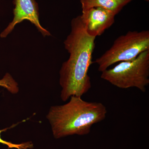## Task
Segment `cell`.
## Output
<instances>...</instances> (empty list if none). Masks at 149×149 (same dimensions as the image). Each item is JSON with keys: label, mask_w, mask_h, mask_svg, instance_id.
Returning <instances> with one entry per match:
<instances>
[{"label": "cell", "mask_w": 149, "mask_h": 149, "mask_svg": "<svg viewBox=\"0 0 149 149\" xmlns=\"http://www.w3.org/2000/svg\"><path fill=\"white\" fill-rule=\"evenodd\" d=\"M70 33L64 42L69 58L63 63L59 72L60 97L63 102L72 96L81 97L91 88L88 72L93 63L96 37L85 32L80 15L72 19Z\"/></svg>", "instance_id": "6da1fadb"}, {"label": "cell", "mask_w": 149, "mask_h": 149, "mask_svg": "<svg viewBox=\"0 0 149 149\" xmlns=\"http://www.w3.org/2000/svg\"><path fill=\"white\" fill-rule=\"evenodd\" d=\"M107 113L102 103L85 101L81 97L72 96L67 103L51 107L47 118L54 138L58 139L88 135L93 125L105 119Z\"/></svg>", "instance_id": "7a4b0ae2"}, {"label": "cell", "mask_w": 149, "mask_h": 149, "mask_svg": "<svg viewBox=\"0 0 149 149\" xmlns=\"http://www.w3.org/2000/svg\"><path fill=\"white\" fill-rule=\"evenodd\" d=\"M101 77L121 89L136 88L143 93L149 84V50L130 61H122L102 72Z\"/></svg>", "instance_id": "3957f363"}, {"label": "cell", "mask_w": 149, "mask_h": 149, "mask_svg": "<svg viewBox=\"0 0 149 149\" xmlns=\"http://www.w3.org/2000/svg\"><path fill=\"white\" fill-rule=\"evenodd\" d=\"M148 50L149 30L129 31L116 39L111 47L93 63L98 65V70L102 72L116 63L133 60Z\"/></svg>", "instance_id": "277c9868"}, {"label": "cell", "mask_w": 149, "mask_h": 149, "mask_svg": "<svg viewBox=\"0 0 149 149\" xmlns=\"http://www.w3.org/2000/svg\"><path fill=\"white\" fill-rule=\"evenodd\" d=\"M14 18L13 21L0 35L1 38H5L13 30L16 24L24 20H28L35 24L37 29L44 37L51 35L50 32L43 28L39 21L38 6L35 0H14Z\"/></svg>", "instance_id": "5b68a950"}, {"label": "cell", "mask_w": 149, "mask_h": 149, "mask_svg": "<svg viewBox=\"0 0 149 149\" xmlns=\"http://www.w3.org/2000/svg\"><path fill=\"white\" fill-rule=\"evenodd\" d=\"M115 15L101 7L91 8L83 11L80 19L85 32L88 35L100 36L114 23Z\"/></svg>", "instance_id": "8992f818"}, {"label": "cell", "mask_w": 149, "mask_h": 149, "mask_svg": "<svg viewBox=\"0 0 149 149\" xmlns=\"http://www.w3.org/2000/svg\"><path fill=\"white\" fill-rule=\"evenodd\" d=\"M133 0H80L82 11L94 7H101L116 15Z\"/></svg>", "instance_id": "52a82bcc"}, {"label": "cell", "mask_w": 149, "mask_h": 149, "mask_svg": "<svg viewBox=\"0 0 149 149\" xmlns=\"http://www.w3.org/2000/svg\"><path fill=\"white\" fill-rule=\"evenodd\" d=\"M0 86L6 88L12 94H17L19 91L18 83L9 73H6L0 80Z\"/></svg>", "instance_id": "ba28073f"}, {"label": "cell", "mask_w": 149, "mask_h": 149, "mask_svg": "<svg viewBox=\"0 0 149 149\" xmlns=\"http://www.w3.org/2000/svg\"><path fill=\"white\" fill-rule=\"evenodd\" d=\"M8 128L0 130V143L6 145L8 148L16 149H31L33 148V144L31 142H24L19 144L13 143L11 142L4 141L1 137V134L4 131L7 130Z\"/></svg>", "instance_id": "9c48e42d"}]
</instances>
